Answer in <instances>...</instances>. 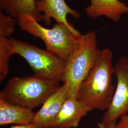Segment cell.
I'll return each instance as SVG.
<instances>
[{"mask_svg":"<svg viewBox=\"0 0 128 128\" xmlns=\"http://www.w3.org/2000/svg\"><path fill=\"white\" fill-rule=\"evenodd\" d=\"M112 59L110 50H101L96 64L80 84L76 99L92 110H107L112 101L115 91L112 82L114 74Z\"/></svg>","mask_w":128,"mask_h":128,"instance_id":"1","label":"cell"},{"mask_svg":"<svg viewBox=\"0 0 128 128\" xmlns=\"http://www.w3.org/2000/svg\"><path fill=\"white\" fill-rule=\"evenodd\" d=\"M18 22L21 30L41 39L46 50L65 60L78 48L84 37L74 28L63 23H56L51 28L43 27L30 15L22 16Z\"/></svg>","mask_w":128,"mask_h":128,"instance_id":"2","label":"cell"},{"mask_svg":"<svg viewBox=\"0 0 128 128\" xmlns=\"http://www.w3.org/2000/svg\"><path fill=\"white\" fill-rule=\"evenodd\" d=\"M61 86L60 82L34 76L11 78L0 97L14 104L33 110L42 105Z\"/></svg>","mask_w":128,"mask_h":128,"instance_id":"3","label":"cell"},{"mask_svg":"<svg viewBox=\"0 0 128 128\" xmlns=\"http://www.w3.org/2000/svg\"><path fill=\"white\" fill-rule=\"evenodd\" d=\"M101 52L96 33L90 31L84 34L80 45L66 60L62 82L66 86L69 98H76L80 84L96 64Z\"/></svg>","mask_w":128,"mask_h":128,"instance_id":"4","label":"cell"},{"mask_svg":"<svg viewBox=\"0 0 128 128\" xmlns=\"http://www.w3.org/2000/svg\"><path fill=\"white\" fill-rule=\"evenodd\" d=\"M9 40L14 53L20 55L32 69L33 76L52 81L62 82L66 60L46 50L13 38Z\"/></svg>","mask_w":128,"mask_h":128,"instance_id":"5","label":"cell"},{"mask_svg":"<svg viewBox=\"0 0 128 128\" xmlns=\"http://www.w3.org/2000/svg\"><path fill=\"white\" fill-rule=\"evenodd\" d=\"M117 86L109 107L106 110L102 123L106 126L116 122V120L128 113V58L122 56L115 64Z\"/></svg>","mask_w":128,"mask_h":128,"instance_id":"6","label":"cell"},{"mask_svg":"<svg viewBox=\"0 0 128 128\" xmlns=\"http://www.w3.org/2000/svg\"><path fill=\"white\" fill-rule=\"evenodd\" d=\"M91 109L76 98L69 97L64 102L54 120L45 128H75Z\"/></svg>","mask_w":128,"mask_h":128,"instance_id":"7","label":"cell"},{"mask_svg":"<svg viewBox=\"0 0 128 128\" xmlns=\"http://www.w3.org/2000/svg\"><path fill=\"white\" fill-rule=\"evenodd\" d=\"M36 7L38 12L42 14V20L46 25L51 24V18L58 23L66 24L69 27H74L67 20V16L70 14L74 18H80L79 12L69 6L65 0H36Z\"/></svg>","mask_w":128,"mask_h":128,"instance_id":"8","label":"cell"},{"mask_svg":"<svg viewBox=\"0 0 128 128\" xmlns=\"http://www.w3.org/2000/svg\"><path fill=\"white\" fill-rule=\"evenodd\" d=\"M69 98L66 86L63 84L35 112L32 124L39 128H45L54 120L62 106Z\"/></svg>","mask_w":128,"mask_h":128,"instance_id":"9","label":"cell"},{"mask_svg":"<svg viewBox=\"0 0 128 128\" xmlns=\"http://www.w3.org/2000/svg\"><path fill=\"white\" fill-rule=\"evenodd\" d=\"M91 4L84 9L88 17L94 20L104 16L117 22L124 14L128 13V6L120 0H90Z\"/></svg>","mask_w":128,"mask_h":128,"instance_id":"10","label":"cell"},{"mask_svg":"<svg viewBox=\"0 0 128 128\" xmlns=\"http://www.w3.org/2000/svg\"><path fill=\"white\" fill-rule=\"evenodd\" d=\"M35 115L32 110L14 104L0 97V125L32 124Z\"/></svg>","mask_w":128,"mask_h":128,"instance_id":"11","label":"cell"},{"mask_svg":"<svg viewBox=\"0 0 128 128\" xmlns=\"http://www.w3.org/2000/svg\"><path fill=\"white\" fill-rule=\"evenodd\" d=\"M36 0H0V9L17 21L20 17L27 15L32 16L38 22L42 20V14L36 7Z\"/></svg>","mask_w":128,"mask_h":128,"instance_id":"12","label":"cell"},{"mask_svg":"<svg viewBox=\"0 0 128 128\" xmlns=\"http://www.w3.org/2000/svg\"><path fill=\"white\" fill-rule=\"evenodd\" d=\"M14 52L10 45L9 38L0 35V81L6 77L9 70V62Z\"/></svg>","mask_w":128,"mask_h":128,"instance_id":"13","label":"cell"},{"mask_svg":"<svg viewBox=\"0 0 128 128\" xmlns=\"http://www.w3.org/2000/svg\"><path fill=\"white\" fill-rule=\"evenodd\" d=\"M16 19L7 14L0 12V35L7 38L14 34L15 30Z\"/></svg>","mask_w":128,"mask_h":128,"instance_id":"14","label":"cell"},{"mask_svg":"<svg viewBox=\"0 0 128 128\" xmlns=\"http://www.w3.org/2000/svg\"><path fill=\"white\" fill-rule=\"evenodd\" d=\"M115 128H128V114L123 115L120 117L118 123L116 124Z\"/></svg>","mask_w":128,"mask_h":128,"instance_id":"15","label":"cell"},{"mask_svg":"<svg viewBox=\"0 0 128 128\" xmlns=\"http://www.w3.org/2000/svg\"><path fill=\"white\" fill-rule=\"evenodd\" d=\"M10 128H39L32 124L26 125H17L13 126Z\"/></svg>","mask_w":128,"mask_h":128,"instance_id":"16","label":"cell"},{"mask_svg":"<svg viewBox=\"0 0 128 128\" xmlns=\"http://www.w3.org/2000/svg\"><path fill=\"white\" fill-rule=\"evenodd\" d=\"M116 122L111 124L108 126H106L105 125L103 124L102 122H98L97 123V126L98 128H115Z\"/></svg>","mask_w":128,"mask_h":128,"instance_id":"17","label":"cell"},{"mask_svg":"<svg viewBox=\"0 0 128 128\" xmlns=\"http://www.w3.org/2000/svg\"></svg>","mask_w":128,"mask_h":128,"instance_id":"18","label":"cell"}]
</instances>
